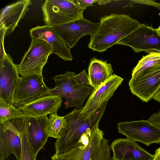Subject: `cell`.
Returning <instances> with one entry per match:
<instances>
[{
	"instance_id": "cell-16",
	"label": "cell",
	"mask_w": 160,
	"mask_h": 160,
	"mask_svg": "<svg viewBox=\"0 0 160 160\" xmlns=\"http://www.w3.org/2000/svg\"><path fill=\"white\" fill-rule=\"evenodd\" d=\"M30 34L31 38L40 39L46 42L52 48V54H56L65 61L73 60L70 49L52 27L38 26L30 30Z\"/></svg>"
},
{
	"instance_id": "cell-8",
	"label": "cell",
	"mask_w": 160,
	"mask_h": 160,
	"mask_svg": "<svg viewBox=\"0 0 160 160\" xmlns=\"http://www.w3.org/2000/svg\"><path fill=\"white\" fill-rule=\"evenodd\" d=\"M118 133L131 140L140 142L147 146L160 143V128L148 120H142L118 123Z\"/></svg>"
},
{
	"instance_id": "cell-14",
	"label": "cell",
	"mask_w": 160,
	"mask_h": 160,
	"mask_svg": "<svg viewBox=\"0 0 160 160\" xmlns=\"http://www.w3.org/2000/svg\"><path fill=\"white\" fill-rule=\"evenodd\" d=\"M62 97L49 92L18 108L25 117H43L57 112L62 105Z\"/></svg>"
},
{
	"instance_id": "cell-17",
	"label": "cell",
	"mask_w": 160,
	"mask_h": 160,
	"mask_svg": "<svg viewBox=\"0 0 160 160\" xmlns=\"http://www.w3.org/2000/svg\"><path fill=\"white\" fill-rule=\"evenodd\" d=\"M47 115L33 118L25 116L26 128L28 142L33 154L36 156L43 148L48 136Z\"/></svg>"
},
{
	"instance_id": "cell-22",
	"label": "cell",
	"mask_w": 160,
	"mask_h": 160,
	"mask_svg": "<svg viewBox=\"0 0 160 160\" xmlns=\"http://www.w3.org/2000/svg\"><path fill=\"white\" fill-rule=\"evenodd\" d=\"M160 64V54L150 53L143 56L132 70V78H135L146 70Z\"/></svg>"
},
{
	"instance_id": "cell-24",
	"label": "cell",
	"mask_w": 160,
	"mask_h": 160,
	"mask_svg": "<svg viewBox=\"0 0 160 160\" xmlns=\"http://www.w3.org/2000/svg\"><path fill=\"white\" fill-rule=\"evenodd\" d=\"M22 149L20 160H36L30 145L27 136L26 125L21 132Z\"/></svg>"
},
{
	"instance_id": "cell-28",
	"label": "cell",
	"mask_w": 160,
	"mask_h": 160,
	"mask_svg": "<svg viewBox=\"0 0 160 160\" xmlns=\"http://www.w3.org/2000/svg\"><path fill=\"white\" fill-rule=\"evenodd\" d=\"M128 5L133 4H138L152 6L160 10V3L156 2L153 0H131Z\"/></svg>"
},
{
	"instance_id": "cell-13",
	"label": "cell",
	"mask_w": 160,
	"mask_h": 160,
	"mask_svg": "<svg viewBox=\"0 0 160 160\" xmlns=\"http://www.w3.org/2000/svg\"><path fill=\"white\" fill-rule=\"evenodd\" d=\"M17 65L7 54L0 61V98L7 103L13 105L15 89L21 78Z\"/></svg>"
},
{
	"instance_id": "cell-21",
	"label": "cell",
	"mask_w": 160,
	"mask_h": 160,
	"mask_svg": "<svg viewBox=\"0 0 160 160\" xmlns=\"http://www.w3.org/2000/svg\"><path fill=\"white\" fill-rule=\"evenodd\" d=\"M25 116L20 109L0 98V124L9 120Z\"/></svg>"
},
{
	"instance_id": "cell-5",
	"label": "cell",
	"mask_w": 160,
	"mask_h": 160,
	"mask_svg": "<svg viewBox=\"0 0 160 160\" xmlns=\"http://www.w3.org/2000/svg\"><path fill=\"white\" fill-rule=\"evenodd\" d=\"M41 8L45 25L50 26L84 17V10L79 8L75 0H46Z\"/></svg>"
},
{
	"instance_id": "cell-29",
	"label": "cell",
	"mask_w": 160,
	"mask_h": 160,
	"mask_svg": "<svg viewBox=\"0 0 160 160\" xmlns=\"http://www.w3.org/2000/svg\"><path fill=\"white\" fill-rule=\"evenodd\" d=\"M75 3L79 8L85 10L87 7L92 6L94 3H97V0H75Z\"/></svg>"
},
{
	"instance_id": "cell-10",
	"label": "cell",
	"mask_w": 160,
	"mask_h": 160,
	"mask_svg": "<svg viewBox=\"0 0 160 160\" xmlns=\"http://www.w3.org/2000/svg\"><path fill=\"white\" fill-rule=\"evenodd\" d=\"M100 24V22H93L83 17L51 27L71 49L83 36L94 34Z\"/></svg>"
},
{
	"instance_id": "cell-1",
	"label": "cell",
	"mask_w": 160,
	"mask_h": 160,
	"mask_svg": "<svg viewBox=\"0 0 160 160\" xmlns=\"http://www.w3.org/2000/svg\"><path fill=\"white\" fill-rule=\"evenodd\" d=\"M97 31L90 36L88 47L102 52L138 29L141 24L125 14L112 13L100 19Z\"/></svg>"
},
{
	"instance_id": "cell-2",
	"label": "cell",
	"mask_w": 160,
	"mask_h": 160,
	"mask_svg": "<svg viewBox=\"0 0 160 160\" xmlns=\"http://www.w3.org/2000/svg\"><path fill=\"white\" fill-rule=\"evenodd\" d=\"M108 101L89 116L80 113L82 109L75 108L64 116L67 125L61 132L55 143V154L65 153L73 148L81 136L99 125Z\"/></svg>"
},
{
	"instance_id": "cell-20",
	"label": "cell",
	"mask_w": 160,
	"mask_h": 160,
	"mask_svg": "<svg viewBox=\"0 0 160 160\" xmlns=\"http://www.w3.org/2000/svg\"><path fill=\"white\" fill-rule=\"evenodd\" d=\"M91 86L97 89L113 75L111 64L95 58L92 59L88 68Z\"/></svg>"
},
{
	"instance_id": "cell-7",
	"label": "cell",
	"mask_w": 160,
	"mask_h": 160,
	"mask_svg": "<svg viewBox=\"0 0 160 160\" xmlns=\"http://www.w3.org/2000/svg\"><path fill=\"white\" fill-rule=\"evenodd\" d=\"M31 39L28 50L17 65L18 73L21 76L42 74L43 68L52 54V48L46 42L40 39Z\"/></svg>"
},
{
	"instance_id": "cell-15",
	"label": "cell",
	"mask_w": 160,
	"mask_h": 160,
	"mask_svg": "<svg viewBox=\"0 0 160 160\" xmlns=\"http://www.w3.org/2000/svg\"><path fill=\"white\" fill-rule=\"evenodd\" d=\"M123 80L120 77L113 74L97 89L93 90L80 113L89 116L95 112L112 97Z\"/></svg>"
},
{
	"instance_id": "cell-18",
	"label": "cell",
	"mask_w": 160,
	"mask_h": 160,
	"mask_svg": "<svg viewBox=\"0 0 160 160\" xmlns=\"http://www.w3.org/2000/svg\"><path fill=\"white\" fill-rule=\"evenodd\" d=\"M112 160H152L154 155L140 147L136 142L118 138L110 145Z\"/></svg>"
},
{
	"instance_id": "cell-9",
	"label": "cell",
	"mask_w": 160,
	"mask_h": 160,
	"mask_svg": "<svg viewBox=\"0 0 160 160\" xmlns=\"http://www.w3.org/2000/svg\"><path fill=\"white\" fill-rule=\"evenodd\" d=\"M132 93L148 102L160 90V64L148 68L128 82Z\"/></svg>"
},
{
	"instance_id": "cell-35",
	"label": "cell",
	"mask_w": 160,
	"mask_h": 160,
	"mask_svg": "<svg viewBox=\"0 0 160 160\" xmlns=\"http://www.w3.org/2000/svg\"><path fill=\"white\" fill-rule=\"evenodd\" d=\"M155 30L158 36L160 37V25L158 28L155 29Z\"/></svg>"
},
{
	"instance_id": "cell-3",
	"label": "cell",
	"mask_w": 160,
	"mask_h": 160,
	"mask_svg": "<svg viewBox=\"0 0 160 160\" xmlns=\"http://www.w3.org/2000/svg\"><path fill=\"white\" fill-rule=\"evenodd\" d=\"M75 73L66 71L64 74L55 76L54 88L49 89V92L63 97L66 100L65 108L75 107L82 109L84 102L94 88L78 83L74 76Z\"/></svg>"
},
{
	"instance_id": "cell-23",
	"label": "cell",
	"mask_w": 160,
	"mask_h": 160,
	"mask_svg": "<svg viewBox=\"0 0 160 160\" xmlns=\"http://www.w3.org/2000/svg\"><path fill=\"white\" fill-rule=\"evenodd\" d=\"M66 125L64 116H59L57 112L50 115L48 125L49 137L58 138L61 132Z\"/></svg>"
},
{
	"instance_id": "cell-31",
	"label": "cell",
	"mask_w": 160,
	"mask_h": 160,
	"mask_svg": "<svg viewBox=\"0 0 160 160\" xmlns=\"http://www.w3.org/2000/svg\"><path fill=\"white\" fill-rule=\"evenodd\" d=\"M152 160H160V147L156 150Z\"/></svg>"
},
{
	"instance_id": "cell-33",
	"label": "cell",
	"mask_w": 160,
	"mask_h": 160,
	"mask_svg": "<svg viewBox=\"0 0 160 160\" xmlns=\"http://www.w3.org/2000/svg\"><path fill=\"white\" fill-rule=\"evenodd\" d=\"M153 99L155 101L160 102V90L156 94Z\"/></svg>"
},
{
	"instance_id": "cell-6",
	"label": "cell",
	"mask_w": 160,
	"mask_h": 160,
	"mask_svg": "<svg viewBox=\"0 0 160 160\" xmlns=\"http://www.w3.org/2000/svg\"><path fill=\"white\" fill-rule=\"evenodd\" d=\"M26 126L25 117L7 121L0 125V160L13 153L20 160L21 132Z\"/></svg>"
},
{
	"instance_id": "cell-25",
	"label": "cell",
	"mask_w": 160,
	"mask_h": 160,
	"mask_svg": "<svg viewBox=\"0 0 160 160\" xmlns=\"http://www.w3.org/2000/svg\"><path fill=\"white\" fill-rule=\"evenodd\" d=\"M109 142V141L106 139L102 140L95 160H112Z\"/></svg>"
},
{
	"instance_id": "cell-4",
	"label": "cell",
	"mask_w": 160,
	"mask_h": 160,
	"mask_svg": "<svg viewBox=\"0 0 160 160\" xmlns=\"http://www.w3.org/2000/svg\"><path fill=\"white\" fill-rule=\"evenodd\" d=\"M98 125L83 133L71 149L62 154H55L52 160H95L104 138V133Z\"/></svg>"
},
{
	"instance_id": "cell-30",
	"label": "cell",
	"mask_w": 160,
	"mask_h": 160,
	"mask_svg": "<svg viewBox=\"0 0 160 160\" xmlns=\"http://www.w3.org/2000/svg\"><path fill=\"white\" fill-rule=\"evenodd\" d=\"M148 120L152 124L160 128V110L158 112L152 114Z\"/></svg>"
},
{
	"instance_id": "cell-12",
	"label": "cell",
	"mask_w": 160,
	"mask_h": 160,
	"mask_svg": "<svg viewBox=\"0 0 160 160\" xmlns=\"http://www.w3.org/2000/svg\"><path fill=\"white\" fill-rule=\"evenodd\" d=\"M118 44L129 46L137 53L152 50L160 51V37L153 27L141 24L138 29Z\"/></svg>"
},
{
	"instance_id": "cell-32",
	"label": "cell",
	"mask_w": 160,
	"mask_h": 160,
	"mask_svg": "<svg viewBox=\"0 0 160 160\" xmlns=\"http://www.w3.org/2000/svg\"><path fill=\"white\" fill-rule=\"evenodd\" d=\"M112 1L110 0H97V3L100 5H106Z\"/></svg>"
},
{
	"instance_id": "cell-11",
	"label": "cell",
	"mask_w": 160,
	"mask_h": 160,
	"mask_svg": "<svg viewBox=\"0 0 160 160\" xmlns=\"http://www.w3.org/2000/svg\"><path fill=\"white\" fill-rule=\"evenodd\" d=\"M42 74L26 75L21 77L13 98V105L17 107L49 92Z\"/></svg>"
},
{
	"instance_id": "cell-26",
	"label": "cell",
	"mask_w": 160,
	"mask_h": 160,
	"mask_svg": "<svg viewBox=\"0 0 160 160\" xmlns=\"http://www.w3.org/2000/svg\"><path fill=\"white\" fill-rule=\"evenodd\" d=\"M74 78L77 82L80 84L85 86H91L88 74L85 69L79 74H75Z\"/></svg>"
},
{
	"instance_id": "cell-36",
	"label": "cell",
	"mask_w": 160,
	"mask_h": 160,
	"mask_svg": "<svg viewBox=\"0 0 160 160\" xmlns=\"http://www.w3.org/2000/svg\"><path fill=\"white\" fill-rule=\"evenodd\" d=\"M159 15L160 16V13H159Z\"/></svg>"
},
{
	"instance_id": "cell-27",
	"label": "cell",
	"mask_w": 160,
	"mask_h": 160,
	"mask_svg": "<svg viewBox=\"0 0 160 160\" xmlns=\"http://www.w3.org/2000/svg\"><path fill=\"white\" fill-rule=\"evenodd\" d=\"M6 29L4 27H0V61L4 58L5 56L7 54L5 52L4 44V39L6 36Z\"/></svg>"
},
{
	"instance_id": "cell-19",
	"label": "cell",
	"mask_w": 160,
	"mask_h": 160,
	"mask_svg": "<svg viewBox=\"0 0 160 160\" xmlns=\"http://www.w3.org/2000/svg\"><path fill=\"white\" fill-rule=\"evenodd\" d=\"M32 4L31 0H20L5 6L0 14V27L6 29V35L11 34L25 16Z\"/></svg>"
},
{
	"instance_id": "cell-34",
	"label": "cell",
	"mask_w": 160,
	"mask_h": 160,
	"mask_svg": "<svg viewBox=\"0 0 160 160\" xmlns=\"http://www.w3.org/2000/svg\"><path fill=\"white\" fill-rule=\"evenodd\" d=\"M147 53H155L156 54H160V51L156 50H150L145 51Z\"/></svg>"
}]
</instances>
